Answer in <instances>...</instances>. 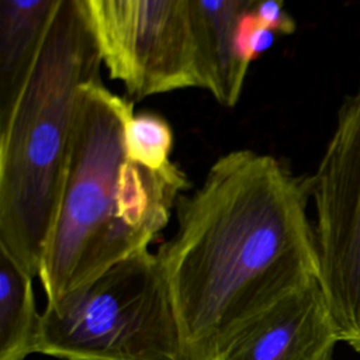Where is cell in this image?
Masks as SVG:
<instances>
[{
	"label": "cell",
	"instance_id": "1",
	"mask_svg": "<svg viewBox=\"0 0 360 360\" xmlns=\"http://www.w3.org/2000/svg\"><path fill=\"white\" fill-rule=\"evenodd\" d=\"M308 179L250 149L218 158L177 201L156 253L176 314L180 360H211L242 325L318 281Z\"/></svg>",
	"mask_w": 360,
	"mask_h": 360
},
{
	"label": "cell",
	"instance_id": "2",
	"mask_svg": "<svg viewBox=\"0 0 360 360\" xmlns=\"http://www.w3.org/2000/svg\"><path fill=\"white\" fill-rule=\"evenodd\" d=\"M134 115V101L108 90L100 76L80 84L38 274L48 304L148 249L188 187L177 165L158 172L127 156L125 128Z\"/></svg>",
	"mask_w": 360,
	"mask_h": 360
},
{
	"label": "cell",
	"instance_id": "3",
	"mask_svg": "<svg viewBox=\"0 0 360 360\" xmlns=\"http://www.w3.org/2000/svg\"><path fill=\"white\" fill-rule=\"evenodd\" d=\"M101 60L79 0H58L34 65L0 120V246L38 277L55 215L77 90Z\"/></svg>",
	"mask_w": 360,
	"mask_h": 360
},
{
	"label": "cell",
	"instance_id": "4",
	"mask_svg": "<svg viewBox=\"0 0 360 360\" xmlns=\"http://www.w3.org/2000/svg\"><path fill=\"white\" fill-rule=\"evenodd\" d=\"M38 353L63 360H180V330L156 253L143 249L46 304Z\"/></svg>",
	"mask_w": 360,
	"mask_h": 360
},
{
	"label": "cell",
	"instance_id": "5",
	"mask_svg": "<svg viewBox=\"0 0 360 360\" xmlns=\"http://www.w3.org/2000/svg\"><path fill=\"white\" fill-rule=\"evenodd\" d=\"M308 184L318 284L339 342L360 353V82L343 100Z\"/></svg>",
	"mask_w": 360,
	"mask_h": 360
},
{
	"label": "cell",
	"instance_id": "6",
	"mask_svg": "<svg viewBox=\"0 0 360 360\" xmlns=\"http://www.w3.org/2000/svg\"><path fill=\"white\" fill-rule=\"evenodd\" d=\"M110 79L134 101L204 89L190 0H79Z\"/></svg>",
	"mask_w": 360,
	"mask_h": 360
},
{
	"label": "cell",
	"instance_id": "7",
	"mask_svg": "<svg viewBox=\"0 0 360 360\" xmlns=\"http://www.w3.org/2000/svg\"><path fill=\"white\" fill-rule=\"evenodd\" d=\"M338 342L315 281L242 325L211 360H332Z\"/></svg>",
	"mask_w": 360,
	"mask_h": 360
},
{
	"label": "cell",
	"instance_id": "8",
	"mask_svg": "<svg viewBox=\"0 0 360 360\" xmlns=\"http://www.w3.org/2000/svg\"><path fill=\"white\" fill-rule=\"evenodd\" d=\"M252 3L253 0H190L204 90L225 107H233L239 101L250 65L239 55L236 28Z\"/></svg>",
	"mask_w": 360,
	"mask_h": 360
},
{
	"label": "cell",
	"instance_id": "9",
	"mask_svg": "<svg viewBox=\"0 0 360 360\" xmlns=\"http://www.w3.org/2000/svg\"><path fill=\"white\" fill-rule=\"evenodd\" d=\"M58 0H0V120L34 65Z\"/></svg>",
	"mask_w": 360,
	"mask_h": 360
},
{
	"label": "cell",
	"instance_id": "10",
	"mask_svg": "<svg viewBox=\"0 0 360 360\" xmlns=\"http://www.w3.org/2000/svg\"><path fill=\"white\" fill-rule=\"evenodd\" d=\"M41 319L32 276L0 246V360H25L38 353Z\"/></svg>",
	"mask_w": 360,
	"mask_h": 360
},
{
	"label": "cell",
	"instance_id": "11",
	"mask_svg": "<svg viewBox=\"0 0 360 360\" xmlns=\"http://www.w3.org/2000/svg\"><path fill=\"white\" fill-rule=\"evenodd\" d=\"M173 132L169 122L155 112L135 114L125 128L127 156L152 170H167L176 163L170 160Z\"/></svg>",
	"mask_w": 360,
	"mask_h": 360
},
{
	"label": "cell",
	"instance_id": "12",
	"mask_svg": "<svg viewBox=\"0 0 360 360\" xmlns=\"http://www.w3.org/2000/svg\"><path fill=\"white\" fill-rule=\"evenodd\" d=\"M253 6L255 0L252 6L240 15L236 28L238 51L242 59L248 63L267 51L273 45L276 37V32L260 22L257 15L253 13Z\"/></svg>",
	"mask_w": 360,
	"mask_h": 360
},
{
	"label": "cell",
	"instance_id": "13",
	"mask_svg": "<svg viewBox=\"0 0 360 360\" xmlns=\"http://www.w3.org/2000/svg\"><path fill=\"white\" fill-rule=\"evenodd\" d=\"M253 13L257 15V18L263 25H266L269 30H271L276 34L290 35L297 28L294 18L284 8L283 1H274V0L256 1L255 0Z\"/></svg>",
	"mask_w": 360,
	"mask_h": 360
}]
</instances>
